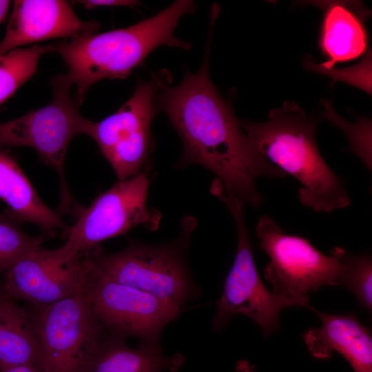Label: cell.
Listing matches in <instances>:
<instances>
[{
  "mask_svg": "<svg viewBox=\"0 0 372 372\" xmlns=\"http://www.w3.org/2000/svg\"><path fill=\"white\" fill-rule=\"evenodd\" d=\"M213 27L201 68L187 72L180 84H165L156 97L157 110L164 112L179 134L183 152L180 166L200 165L214 173L225 188L254 207L264 198L256 186L259 177L284 178L287 174L253 145L211 81L209 55Z\"/></svg>",
  "mask_w": 372,
  "mask_h": 372,
  "instance_id": "obj_1",
  "label": "cell"
},
{
  "mask_svg": "<svg viewBox=\"0 0 372 372\" xmlns=\"http://www.w3.org/2000/svg\"><path fill=\"white\" fill-rule=\"evenodd\" d=\"M238 121L255 148L298 181V197L302 205L327 213L349 206L343 181L329 167L316 144L320 118L307 114L293 101H285L271 110L265 122Z\"/></svg>",
  "mask_w": 372,
  "mask_h": 372,
  "instance_id": "obj_2",
  "label": "cell"
},
{
  "mask_svg": "<svg viewBox=\"0 0 372 372\" xmlns=\"http://www.w3.org/2000/svg\"><path fill=\"white\" fill-rule=\"evenodd\" d=\"M196 9L193 1L177 0L154 16L131 26L100 34L83 35L52 45L65 61L76 85L79 105L94 83L105 79H125L155 48L167 45L188 50L191 44L178 39L179 20Z\"/></svg>",
  "mask_w": 372,
  "mask_h": 372,
  "instance_id": "obj_3",
  "label": "cell"
},
{
  "mask_svg": "<svg viewBox=\"0 0 372 372\" xmlns=\"http://www.w3.org/2000/svg\"><path fill=\"white\" fill-rule=\"evenodd\" d=\"M180 236L159 245L131 241L125 249L104 252L100 247L87 252L92 267L118 283L163 299L181 309L196 299L200 291L189 274L186 249L196 220L186 218Z\"/></svg>",
  "mask_w": 372,
  "mask_h": 372,
  "instance_id": "obj_4",
  "label": "cell"
},
{
  "mask_svg": "<svg viewBox=\"0 0 372 372\" xmlns=\"http://www.w3.org/2000/svg\"><path fill=\"white\" fill-rule=\"evenodd\" d=\"M73 82L66 74L52 81L53 99L47 105L0 123V147H29L58 174L61 216L77 217L83 207L74 199L66 182L65 160L69 144L78 134L88 133L92 121L79 111L71 96Z\"/></svg>",
  "mask_w": 372,
  "mask_h": 372,
  "instance_id": "obj_5",
  "label": "cell"
},
{
  "mask_svg": "<svg viewBox=\"0 0 372 372\" xmlns=\"http://www.w3.org/2000/svg\"><path fill=\"white\" fill-rule=\"evenodd\" d=\"M210 192L227 205L235 221L238 237L235 259L213 320L214 330L222 331L234 315L241 314L255 321L263 335L267 337L280 327L282 309L308 307L309 304L275 293L265 287L254 262L244 215L245 203L228 192L217 178L212 181Z\"/></svg>",
  "mask_w": 372,
  "mask_h": 372,
  "instance_id": "obj_6",
  "label": "cell"
},
{
  "mask_svg": "<svg viewBox=\"0 0 372 372\" xmlns=\"http://www.w3.org/2000/svg\"><path fill=\"white\" fill-rule=\"evenodd\" d=\"M258 246L269 258L264 275L272 292L309 303V294L324 286L339 285L345 249L334 247L330 255L305 238L287 234L269 216L256 226Z\"/></svg>",
  "mask_w": 372,
  "mask_h": 372,
  "instance_id": "obj_7",
  "label": "cell"
},
{
  "mask_svg": "<svg viewBox=\"0 0 372 372\" xmlns=\"http://www.w3.org/2000/svg\"><path fill=\"white\" fill-rule=\"evenodd\" d=\"M147 169L129 178L118 180L83 208L74 224L63 232L65 242L54 249L58 256L70 259L92 251L100 247L101 242L125 235L138 225L151 231L158 229L161 213L147 205Z\"/></svg>",
  "mask_w": 372,
  "mask_h": 372,
  "instance_id": "obj_8",
  "label": "cell"
},
{
  "mask_svg": "<svg viewBox=\"0 0 372 372\" xmlns=\"http://www.w3.org/2000/svg\"><path fill=\"white\" fill-rule=\"evenodd\" d=\"M165 70L147 81L139 80L132 96L116 112L92 121L87 135L109 162L118 180L142 172L154 147L151 123L156 113V97L170 83Z\"/></svg>",
  "mask_w": 372,
  "mask_h": 372,
  "instance_id": "obj_9",
  "label": "cell"
},
{
  "mask_svg": "<svg viewBox=\"0 0 372 372\" xmlns=\"http://www.w3.org/2000/svg\"><path fill=\"white\" fill-rule=\"evenodd\" d=\"M39 338L43 372H78L109 332L85 294L30 310Z\"/></svg>",
  "mask_w": 372,
  "mask_h": 372,
  "instance_id": "obj_10",
  "label": "cell"
},
{
  "mask_svg": "<svg viewBox=\"0 0 372 372\" xmlns=\"http://www.w3.org/2000/svg\"><path fill=\"white\" fill-rule=\"evenodd\" d=\"M85 294L98 318L109 331L139 339L159 342L165 327L181 309L143 291L114 282L94 269L87 255Z\"/></svg>",
  "mask_w": 372,
  "mask_h": 372,
  "instance_id": "obj_11",
  "label": "cell"
},
{
  "mask_svg": "<svg viewBox=\"0 0 372 372\" xmlns=\"http://www.w3.org/2000/svg\"><path fill=\"white\" fill-rule=\"evenodd\" d=\"M88 273L85 253L62 259L54 249L40 248L6 271L3 291L12 300L45 306L85 293Z\"/></svg>",
  "mask_w": 372,
  "mask_h": 372,
  "instance_id": "obj_12",
  "label": "cell"
},
{
  "mask_svg": "<svg viewBox=\"0 0 372 372\" xmlns=\"http://www.w3.org/2000/svg\"><path fill=\"white\" fill-rule=\"evenodd\" d=\"M95 21H84L63 0H17L0 43V56L21 46L55 38L94 34Z\"/></svg>",
  "mask_w": 372,
  "mask_h": 372,
  "instance_id": "obj_13",
  "label": "cell"
},
{
  "mask_svg": "<svg viewBox=\"0 0 372 372\" xmlns=\"http://www.w3.org/2000/svg\"><path fill=\"white\" fill-rule=\"evenodd\" d=\"M321 320L320 328H311L303 334L311 353L317 359L329 360L332 353H340L355 372H372V334L352 313L333 314L322 312L311 305Z\"/></svg>",
  "mask_w": 372,
  "mask_h": 372,
  "instance_id": "obj_14",
  "label": "cell"
},
{
  "mask_svg": "<svg viewBox=\"0 0 372 372\" xmlns=\"http://www.w3.org/2000/svg\"><path fill=\"white\" fill-rule=\"evenodd\" d=\"M125 338L109 331L78 372H175L184 362L181 353L164 355L159 342H140L132 348Z\"/></svg>",
  "mask_w": 372,
  "mask_h": 372,
  "instance_id": "obj_15",
  "label": "cell"
},
{
  "mask_svg": "<svg viewBox=\"0 0 372 372\" xmlns=\"http://www.w3.org/2000/svg\"><path fill=\"white\" fill-rule=\"evenodd\" d=\"M0 200L14 219L21 224L38 225L47 236H52L57 229L64 232L68 227L59 213L41 199L16 160L6 151L0 152Z\"/></svg>",
  "mask_w": 372,
  "mask_h": 372,
  "instance_id": "obj_16",
  "label": "cell"
},
{
  "mask_svg": "<svg viewBox=\"0 0 372 372\" xmlns=\"http://www.w3.org/2000/svg\"><path fill=\"white\" fill-rule=\"evenodd\" d=\"M25 365L43 372L41 349L30 311L0 288V366Z\"/></svg>",
  "mask_w": 372,
  "mask_h": 372,
  "instance_id": "obj_17",
  "label": "cell"
},
{
  "mask_svg": "<svg viewBox=\"0 0 372 372\" xmlns=\"http://www.w3.org/2000/svg\"><path fill=\"white\" fill-rule=\"evenodd\" d=\"M367 45V37L361 19L344 3L329 6L324 14L320 46L329 59L313 65L321 70L332 69L338 62L361 56Z\"/></svg>",
  "mask_w": 372,
  "mask_h": 372,
  "instance_id": "obj_18",
  "label": "cell"
},
{
  "mask_svg": "<svg viewBox=\"0 0 372 372\" xmlns=\"http://www.w3.org/2000/svg\"><path fill=\"white\" fill-rule=\"evenodd\" d=\"M52 51V45H35L0 56V105L34 75L40 57Z\"/></svg>",
  "mask_w": 372,
  "mask_h": 372,
  "instance_id": "obj_19",
  "label": "cell"
},
{
  "mask_svg": "<svg viewBox=\"0 0 372 372\" xmlns=\"http://www.w3.org/2000/svg\"><path fill=\"white\" fill-rule=\"evenodd\" d=\"M21 223L6 210L0 211V273L29 254L41 248L48 237L42 234L30 236L24 232Z\"/></svg>",
  "mask_w": 372,
  "mask_h": 372,
  "instance_id": "obj_20",
  "label": "cell"
},
{
  "mask_svg": "<svg viewBox=\"0 0 372 372\" xmlns=\"http://www.w3.org/2000/svg\"><path fill=\"white\" fill-rule=\"evenodd\" d=\"M339 285L348 289L362 306L372 310V259L369 252L354 254L345 250L341 259Z\"/></svg>",
  "mask_w": 372,
  "mask_h": 372,
  "instance_id": "obj_21",
  "label": "cell"
},
{
  "mask_svg": "<svg viewBox=\"0 0 372 372\" xmlns=\"http://www.w3.org/2000/svg\"><path fill=\"white\" fill-rule=\"evenodd\" d=\"M324 116L331 121L337 126L342 128L349 138L351 151L363 162L365 166L371 171V125L368 119H362L352 124L336 118L335 114H331V108L324 112Z\"/></svg>",
  "mask_w": 372,
  "mask_h": 372,
  "instance_id": "obj_22",
  "label": "cell"
},
{
  "mask_svg": "<svg viewBox=\"0 0 372 372\" xmlns=\"http://www.w3.org/2000/svg\"><path fill=\"white\" fill-rule=\"evenodd\" d=\"M309 68L313 69V71L322 72L331 76L333 79L340 81H344L351 83L360 88L364 90L368 93H371V52L365 55L358 65L353 67L345 68L346 70H321L317 68L313 64L309 62ZM310 69V70H311Z\"/></svg>",
  "mask_w": 372,
  "mask_h": 372,
  "instance_id": "obj_23",
  "label": "cell"
},
{
  "mask_svg": "<svg viewBox=\"0 0 372 372\" xmlns=\"http://www.w3.org/2000/svg\"><path fill=\"white\" fill-rule=\"evenodd\" d=\"M87 9H94L97 7L130 6L134 7L141 4L140 1L134 0H83L77 1Z\"/></svg>",
  "mask_w": 372,
  "mask_h": 372,
  "instance_id": "obj_24",
  "label": "cell"
},
{
  "mask_svg": "<svg viewBox=\"0 0 372 372\" xmlns=\"http://www.w3.org/2000/svg\"><path fill=\"white\" fill-rule=\"evenodd\" d=\"M0 372H42L37 369L25 365L0 366Z\"/></svg>",
  "mask_w": 372,
  "mask_h": 372,
  "instance_id": "obj_25",
  "label": "cell"
},
{
  "mask_svg": "<svg viewBox=\"0 0 372 372\" xmlns=\"http://www.w3.org/2000/svg\"><path fill=\"white\" fill-rule=\"evenodd\" d=\"M237 372H255V368L249 362L245 360H241L236 365Z\"/></svg>",
  "mask_w": 372,
  "mask_h": 372,
  "instance_id": "obj_26",
  "label": "cell"
},
{
  "mask_svg": "<svg viewBox=\"0 0 372 372\" xmlns=\"http://www.w3.org/2000/svg\"><path fill=\"white\" fill-rule=\"evenodd\" d=\"M10 1L0 0V23L3 22L6 17Z\"/></svg>",
  "mask_w": 372,
  "mask_h": 372,
  "instance_id": "obj_27",
  "label": "cell"
}]
</instances>
